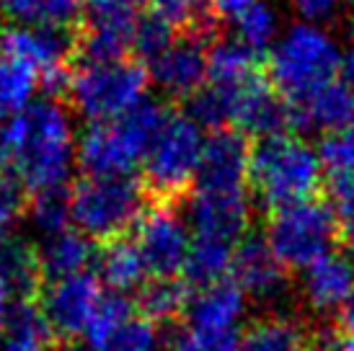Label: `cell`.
Here are the masks:
<instances>
[{
    "label": "cell",
    "instance_id": "obj_1",
    "mask_svg": "<svg viewBox=\"0 0 354 351\" xmlns=\"http://www.w3.org/2000/svg\"><path fill=\"white\" fill-rule=\"evenodd\" d=\"M78 153V140L68 108L55 98L34 101L24 111L0 122V176L24 191L65 186Z\"/></svg>",
    "mask_w": 354,
    "mask_h": 351
},
{
    "label": "cell",
    "instance_id": "obj_2",
    "mask_svg": "<svg viewBox=\"0 0 354 351\" xmlns=\"http://www.w3.org/2000/svg\"><path fill=\"white\" fill-rule=\"evenodd\" d=\"M324 163L318 147L297 135H274L251 150L248 189L266 209H285L315 199L324 184Z\"/></svg>",
    "mask_w": 354,
    "mask_h": 351
},
{
    "label": "cell",
    "instance_id": "obj_3",
    "mask_svg": "<svg viewBox=\"0 0 354 351\" xmlns=\"http://www.w3.org/2000/svg\"><path fill=\"white\" fill-rule=\"evenodd\" d=\"M344 52L318 23H295L269 49V83L290 106L339 80Z\"/></svg>",
    "mask_w": 354,
    "mask_h": 351
},
{
    "label": "cell",
    "instance_id": "obj_4",
    "mask_svg": "<svg viewBox=\"0 0 354 351\" xmlns=\"http://www.w3.org/2000/svg\"><path fill=\"white\" fill-rule=\"evenodd\" d=\"M166 117V108L148 98L122 119L91 124L78 137V166L86 176H129L145 160Z\"/></svg>",
    "mask_w": 354,
    "mask_h": 351
},
{
    "label": "cell",
    "instance_id": "obj_5",
    "mask_svg": "<svg viewBox=\"0 0 354 351\" xmlns=\"http://www.w3.org/2000/svg\"><path fill=\"white\" fill-rule=\"evenodd\" d=\"M145 209V189L132 176H83L70 191L73 225L101 245L124 238Z\"/></svg>",
    "mask_w": 354,
    "mask_h": 351
},
{
    "label": "cell",
    "instance_id": "obj_6",
    "mask_svg": "<svg viewBox=\"0 0 354 351\" xmlns=\"http://www.w3.org/2000/svg\"><path fill=\"white\" fill-rule=\"evenodd\" d=\"M148 68L135 59L83 62V68L73 73L70 98L80 117L91 124H106L148 101Z\"/></svg>",
    "mask_w": 354,
    "mask_h": 351
},
{
    "label": "cell",
    "instance_id": "obj_7",
    "mask_svg": "<svg viewBox=\"0 0 354 351\" xmlns=\"http://www.w3.org/2000/svg\"><path fill=\"white\" fill-rule=\"evenodd\" d=\"M205 142V129L189 114L166 117L142 160L145 184L160 202L174 205V199L187 194L197 184Z\"/></svg>",
    "mask_w": 354,
    "mask_h": 351
},
{
    "label": "cell",
    "instance_id": "obj_8",
    "mask_svg": "<svg viewBox=\"0 0 354 351\" xmlns=\"http://www.w3.org/2000/svg\"><path fill=\"white\" fill-rule=\"evenodd\" d=\"M339 240V222L328 202L318 196L272 212L266 222L264 243L285 272L310 269L324 256L334 254Z\"/></svg>",
    "mask_w": 354,
    "mask_h": 351
},
{
    "label": "cell",
    "instance_id": "obj_9",
    "mask_svg": "<svg viewBox=\"0 0 354 351\" xmlns=\"http://www.w3.org/2000/svg\"><path fill=\"white\" fill-rule=\"evenodd\" d=\"M135 245L150 279H176L184 274L192 248L187 220L174 205L158 202L148 207L135 225Z\"/></svg>",
    "mask_w": 354,
    "mask_h": 351
},
{
    "label": "cell",
    "instance_id": "obj_10",
    "mask_svg": "<svg viewBox=\"0 0 354 351\" xmlns=\"http://www.w3.org/2000/svg\"><path fill=\"white\" fill-rule=\"evenodd\" d=\"M101 297H104V284L99 274L93 272L44 284L37 303L57 346H75V341L88 331Z\"/></svg>",
    "mask_w": 354,
    "mask_h": 351
},
{
    "label": "cell",
    "instance_id": "obj_11",
    "mask_svg": "<svg viewBox=\"0 0 354 351\" xmlns=\"http://www.w3.org/2000/svg\"><path fill=\"white\" fill-rule=\"evenodd\" d=\"M91 351H158L160 333L158 325L142 318L135 300L127 294L109 292L88 325Z\"/></svg>",
    "mask_w": 354,
    "mask_h": 351
},
{
    "label": "cell",
    "instance_id": "obj_12",
    "mask_svg": "<svg viewBox=\"0 0 354 351\" xmlns=\"http://www.w3.org/2000/svg\"><path fill=\"white\" fill-rule=\"evenodd\" d=\"M227 101V124L254 137L285 135L292 127V108L266 78L256 75L238 88H217Z\"/></svg>",
    "mask_w": 354,
    "mask_h": 351
},
{
    "label": "cell",
    "instance_id": "obj_13",
    "mask_svg": "<svg viewBox=\"0 0 354 351\" xmlns=\"http://www.w3.org/2000/svg\"><path fill=\"white\" fill-rule=\"evenodd\" d=\"M189 217L194 238L238 245L251 222L248 189H194Z\"/></svg>",
    "mask_w": 354,
    "mask_h": 351
},
{
    "label": "cell",
    "instance_id": "obj_14",
    "mask_svg": "<svg viewBox=\"0 0 354 351\" xmlns=\"http://www.w3.org/2000/svg\"><path fill=\"white\" fill-rule=\"evenodd\" d=\"M70 37L62 29L47 26H6L0 29V57L31 70L37 80L68 65Z\"/></svg>",
    "mask_w": 354,
    "mask_h": 351
},
{
    "label": "cell",
    "instance_id": "obj_15",
    "mask_svg": "<svg viewBox=\"0 0 354 351\" xmlns=\"http://www.w3.org/2000/svg\"><path fill=\"white\" fill-rule=\"evenodd\" d=\"M150 83L176 98H192L207 86V47L202 37L174 39L148 62Z\"/></svg>",
    "mask_w": 354,
    "mask_h": 351
},
{
    "label": "cell",
    "instance_id": "obj_16",
    "mask_svg": "<svg viewBox=\"0 0 354 351\" xmlns=\"http://www.w3.org/2000/svg\"><path fill=\"white\" fill-rule=\"evenodd\" d=\"M251 150L254 147L236 129H220L212 137H207L194 186L197 189H248Z\"/></svg>",
    "mask_w": 354,
    "mask_h": 351
},
{
    "label": "cell",
    "instance_id": "obj_17",
    "mask_svg": "<svg viewBox=\"0 0 354 351\" xmlns=\"http://www.w3.org/2000/svg\"><path fill=\"white\" fill-rule=\"evenodd\" d=\"M227 276L241 287V292L256 300H274L287 290L285 266L259 238H243L238 243Z\"/></svg>",
    "mask_w": 354,
    "mask_h": 351
},
{
    "label": "cell",
    "instance_id": "obj_18",
    "mask_svg": "<svg viewBox=\"0 0 354 351\" xmlns=\"http://www.w3.org/2000/svg\"><path fill=\"white\" fill-rule=\"evenodd\" d=\"M290 108L292 127H310L324 135H334L354 122V96L342 80H331Z\"/></svg>",
    "mask_w": 354,
    "mask_h": 351
},
{
    "label": "cell",
    "instance_id": "obj_19",
    "mask_svg": "<svg viewBox=\"0 0 354 351\" xmlns=\"http://www.w3.org/2000/svg\"><path fill=\"white\" fill-rule=\"evenodd\" d=\"M0 290L13 294L16 303L39 300L44 290L39 251L19 238H0Z\"/></svg>",
    "mask_w": 354,
    "mask_h": 351
},
{
    "label": "cell",
    "instance_id": "obj_20",
    "mask_svg": "<svg viewBox=\"0 0 354 351\" xmlns=\"http://www.w3.org/2000/svg\"><path fill=\"white\" fill-rule=\"evenodd\" d=\"M243 303H246V294L227 276L212 287L192 292L187 325L199 331H233V325L243 312Z\"/></svg>",
    "mask_w": 354,
    "mask_h": 351
},
{
    "label": "cell",
    "instance_id": "obj_21",
    "mask_svg": "<svg viewBox=\"0 0 354 351\" xmlns=\"http://www.w3.org/2000/svg\"><path fill=\"white\" fill-rule=\"evenodd\" d=\"M303 290L315 310H339L354 292V263L342 254H328L305 269Z\"/></svg>",
    "mask_w": 354,
    "mask_h": 351
},
{
    "label": "cell",
    "instance_id": "obj_22",
    "mask_svg": "<svg viewBox=\"0 0 354 351\" xmlns=\"http://www.w3.org/2000/svg\"><path fill=\"white\" fill-rule=\"evenodd\" d=\"M91 261H93V245L78 230H65V233L52 235L39 248L44 284L59 282V279H68V276L88 272Z\"/></svg>",
    "mask_w": 354,
    "mask_h": 351
},
{
    "label": "cell",
    "instance_id": "obj_23",
    "mask_svg": "<svg viewBox=\"0 0 354 351\" xmlns=\"http://www.w3.org/2000/svg\"><path fill=\"white\" fill-rule=\"evenodd\" d=\"M145 276H148V269L142 263V256H140L135 240L117 238V240H109L101 245L99 279L111 292L127 294L132 290L138 292L145 284Z\"/></svg>",
    "mask_w": 354,
    "mask_h": 351
},
{
    "label": "cell",
    "instance_id": "obj_24",
    "mask_svg": "<svg viewBox=\"0 0 354 351\" xmlns=\"http://www.w3.org/2000/svg\"><path fill=\"white\" fill-rule=\"evenodd\" d=\"M310 328L287 315H264L246 325L238 336L241 351H308Z\"/></svg>",
    "mask_w": 354,
    "mask_h": 351
},
{
    "label": "cell",
    "instance_id": "obj_25",
    "mask_svg": "<svg viewBox=\"0 0 354 351\" xmlns=\"http://www.w3.org/2000/svg\"><path fill=\"white\" fill-rule=\"evenodd\" d=\"M192 287L181 276L176 279H145V284L135 294V307L150 323H174L187 318L192 303Z\"/></svg>",
    "mask_w": 354,
    "mask_h": 351
},
{
    "label": "cell",
    "instance_id": "obj_26",
    "mask_svg": "<svg viewBox=\"0 0 354 351\" xmlns=\"http://www.w3.org/2000/svg\"><path fill=\"white\" fill-rule=\"evenodd\" d=\"M259 55L238 39H220L207 47V86L238 88L259 75Z\"/></svg>",
    "mask_w": 354,
    "mask_h": 351
},
{
    "label": "cell",
    "instance_id": "obj_27",
    "mask_svg": "<svg viewBox=\"0 0 354 351\" xmlns=\"http://www.w3.org/2000/svg\"><path fill=\"white\" fill-rule=\"evenodd\" d=\"M52 346H57V341L41 315L39 303L29 300L13 305L6 318L0 351H52Z\"/></svg>",
    "mask_w": 354,
    "mask_h": 351
},
{
    "label": "cell",
    "instance_id": "obj_28",
    "mask_svg": "<svg viewBox=\"0 0 354 351\" xmlns=\"http://www.w3.org/2000/svg\"><path fill=\"white\" fill-rule=\"evenodd\" d=\"M236 248L238 245L212 240V238H192V248H189V258L181 279L194 292L223 282L230 274V263H233Z\"/></svg>",
    "mask_w": 354,
    "mask_h": 351
},
{
    "label": "cell",
    "instance_id": "obj_29",
    "mask_svg": "<svg viewBox=\"0 0 354 351\" xmlns=\"http://www.w3.org/2000/svg\"><path fill=\"white\" fill-rule=\"evenodd\" d=\"M0 8L13 23L68 31L86 13V0H0Z\"/></svg>",
    "mask_w": 354,
    "mask_h": 351
},
{
    "label": "cell",
    "instance_id": "obj_30",
    "mask_svg": "<svg viewBox=\"0 0 354 351\" xmlns=\"http://www.w3.org/2000/svg\"><path fill=\"white\" fill-rule=\"evenodd\" d=\"M233 19V29H236V39L254 49L256 55L272 49L274 41L279 39V21H277L274 8L264 3V0H246L241 8L230 16Z\"/></svg>",
    "mask_w": 354,
    "mask_h": 351
},
{
    "label": "cell",
    "instance_id": "obj_31",
    "mask_svg": "<svg viewBox=\"0 0 354 351\" xmlns=\"http://www.w3.org/2000/svg\"><path fill=\"white\" fill-rule=\"evenodd\" d=\"M145 3L148 0H86L88 29L117 34L122 39H127L132 47V31L142 16Z\"/></svg>",
    "mask_w": 354,
    "mask_h": 351
},
{
    "label": "cell",
    "instance_id": "obj_32",
    "mask_svg": "<svg viewBox=\"0 0 354 351\" xmlns=\"http://www.w3.org/2000/svg\"><path fill=\"white\" fill-rule=\"evenodd\" d=\"M37 83L39 80L31 70L0 57V122L34 104L31 98H34Z\"/></svg>",
    "mask_w": 354,
    "mask_h": 351
},
{
    "label": "cell",
    "instance_id": "obj_33",
    "mask_svg": "<svg viewBox=\"0 0 354 351\" xmlns=\"http://www.w3.org/2000/svg\"><path fill=\"white\" fill-rule=\"evenodd\" d=\"M29 215L41 233L52 238L57 233L70 230L73 212H70V191L65 186L37 191L29 202Z\"/></svg>",
    "mask_w": 354,
    "mask_h": 351
},
{
    "label": "cell",
    "instance_id": "obj_34",
    "mask_svg": "<svg viewBox=\"0 0 354 351\" xmlns=\"http://www.w3.org/2000/svg\"><path fill=\"white\" fill-rule=\"evenodd\" d=\"M318 155L328 176H354V122L334 135H326Z\"/></svg>",
    "mask_w": 354,
    "mask_h": 351
},
{
    "label": "cell",
    "instance_id": "obj_35",
    "mask_svg": "<svg viewBox=\"0 0 354 351\" xmlns=\"http://www.w3.org/2000/svg\"><path fill=\"white\" fill-rule=\"evenodd\" d=\"M328 194L339 222V240L354 254V176H331Z\"/></svg>",
    "mask_w": 354,
    "mask_h": 351
},
{
    "label": "cell",
    "instance_id": "obj_36",
    "mask_svg": "<svg viewBox=\"0 0 354 351\" xmlns=\"http://www.w3.org/2000/svg\"><path fill=\"white\" fill-rule=\"evenodd\" d=\"M174 41V29L163 23V21L153 16V13H142L135 23V31H132V49L138 52L140 57L156 59L163 49L171 47Z\"/></svg>",
    "mask_w": 354,
    "mask_h": 351
},
{
    "label": "cell",
    "instance_id": "obj_37",
    "mask_svg": "<svg viewBox=\"0 0 354 351\" xmlns=\"http://www.w3.org/2000/svg\"><path fill=\"white\" fill-rule=\"evenodd\" d=\"M171 351H241L236 331H199L184 328L174 339Z\"/></svg>",
    "mask_w": 354,
    "mask_h": 351
},
{
    "label": "cell",
    "instance_id": "obj_38",
    "mask_svg": "<svg viewBox=\"0 0 354 351\" xmlns=\"http://www.w3.org/2000/svg\"><path fill=\"white\" fill-rule=\"evenodd\" d=\"M150 13L168 23L171 29H181V26H197L199 8L202 0H148Z\"/></svg>",
    "mask_w": 354,
    "mask_h": 351
},
{
    "label": "cell",
    "instance_id": "obj_39",
    "mask_svg": "<svg viewBox=\"0 0 354 351\" xmlns=\"http://www.w3.org/2000/svg\"><path fill=\"white\" fill-rule=\"evenodd\" d=\"M26 207L24 186L8 176H0V238H8L10 227L19 222Z\"/></svg>",
    "mask_w": 354,
    "mask_h": 351
},
{
    "label": "cell",
    "instance_id": "obj_40",
    "mask_svg": "<svg viewBox=\"0 0 354 351\" xmlns=\"http://www.w3.org/2000/svg\"><path fill=\"white\" fill-rule=\"evenodd\" d=\"M346 341H349V336L339 328L336 321L321 323L308 336V351H346Z\"/></svg>",
    "mask_w": 354,
    "mask_h": 351
},
{
    "label": "cell",
    "instance_id": "obj_41",
    "mask_svg": "<svg viewBox=\"0 0 354 351\" xmlns=\"http://www.w3.org/2000/svg\"><path fill=\"white\" fill-rule=\"evenodd\" d=\"M339 3L342 0H295V8L303 19H308V23H318L328 19L339 8Z\"/></svg>",
    "mask_w": 354,
    "mask_h": 351
},
{
    "label": "cell",
    "instance_id": "obj_42",
    "mask_svg": "<svg viewBox=\"0 0 354 351\" xmlns=\"http://www.w3.org/2000/svg\"><path fill=\"white\" fill-rule=\"evenodd\" d=\"M336 323H339V328H342L346 336H354V292L349 294V300L339 307V318H336Z\"/></svg>",
    "mask_w": 354,
    "mask_h": 351
},
{
    "label": "cell",
    "instance_id": "obj_43",
    "mask_svg": "<svg viewBox=\"0 0 354 351\" xmlns=\"http://www.w3.org/2000/svg\"><path fill=\"white\" fill-rule=\"evenodd\" d=\"M339 80L344 83L349 91H352L354 96V44L344 52V57H342V70H339Z\"/></svg>",
    "mask_w": 354,
    "mask_h": 351
},
{
    "label": "cell",
    "instance_id": "obj_44",
    "mask_svg": "<svg viewBox=\"0 0 354 351\" xmlns=\"http://www.w3.org/2000/svg\"><path fill=\"white\" fill-rule=\"evenodd\" d=\"M212 8H217V10H223V13H227V16H233L246 0H207Z\"/></svg>",
    "mask_w": 354,
    "mask_h": 351
},
{
    "label": "cell",
    "instance_id": "obj_45",
    "mask_svg": "<svg viewBox=\"0 0 354 351\" xmlns=\"http://www.w3.org/2000/svg\"><path fill=\"white\" fill-rule=\"evenodd\" d=\"M6 300H8V294L0 290V331L6 328V318H8V312H6Z\"/></svg>",
    "mask_w": 354,
    "mask_h": 351
},
{
    "label": "cell",
    "instance_id": "obj_46",
    "mask_svg": "<svg viewBox=\"0 0 354 351\" xmlns=\"http://www.w3.org/2000/svg\"><path fill=\"white\" fill-rule=\"evenodd\" d=\"M55 351H80L78 346H59V349H55Z\"/></svg>",
    "mask_w": 354,
    "mask_h": 351
},
{
    "label": "cell",
    "instance_id": "obj_47",
    "mask_svg": "<svg viewBox=\"0 0 354 351\" xmlns=\"http://www.w3.org/2000/svg\"><path fill=\"white\" fill-rule=\"evenodd\" d=\"M346 351H354V336H349V341H346Z\"/></svg>",
    "mask_w": 354,
    "mask_h": 351
}]
</instances>
